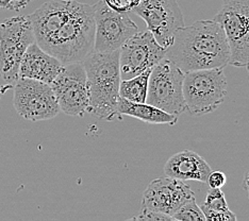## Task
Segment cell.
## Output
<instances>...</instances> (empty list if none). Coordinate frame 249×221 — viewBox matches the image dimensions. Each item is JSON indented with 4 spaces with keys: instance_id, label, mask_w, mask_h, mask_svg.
<instances>
[{
    "instance_id": "cell-12",
    "label": "cell",
    "mask_w": 249,
    "mask_h": 221,
    "mask_svg": "<svg viewBox=\"0 0 249 221\" xmlns=\"http://www.w3.org/2000/svg\"><path fill=\"white\" fill-rule=\"evenodd\" d=\"M165 53L166 48L162 47L148 30L134 34L120 49L122 80L152 69L165 58Z\"/></svg>"
},
{
    "instance_id": "cell-4",
    "label": "cell",
    "mask_w": 249,
    "mask_h": 221,
    "mask_svg": "<svg viewBox=\"0 0 249 221\" xmlns=\"http://www.w3.org/2000/svg\"><path fill=\"white\" fill-rule=\"evenodd\" d=\"M227 86L224 68L185 72L183 97L186 111L193 116H202L217 110L227 96Z\"/></svg>"
},
{
    "instance_id": "cell-25",
    "label": "cell",
    "mask_w": 249,
    "mask_h": 221,
    "mask_svg": "<svg viewBox=\"0 0 249 221\" xmlns=\"http://www.w3.org/2000/svg\"><path fill=\"white\" fill-rule=\"evenodd\" d=\"M243 184H244V189L246 190L248 198H249V170L244 175V183H243Z\"/></svg>"
},
{
    "instance_id": "cell-3",
    "label": "cell",
    "mask_w": 249,
    "mask_h": 221,
    "mask_svg": "<svg viewBox=\"0 0 249 221\" xmlns=\"http://www.w3.org/2000/svg\"><path fill=\"white\" fill-rule=\"evenodd\" d=\"M94 5L75 0L69 18L38 46L63 64L82 62L94 48Z\"/></svg>"
},
{
    "instance_id": "cell-26",
    "label": "cell",
    "mask_w": 249,
    "mask_h": 221,
    "mask_svg": "<svg viewBox=\"0 0 249 221\" xmlns=\"http://www.w3.org/2000/svg\"><path fill=\"white\" fill-rule=\"evenodd\" d=\"M246 68H247V71H248V73H249V64L246 66Z\"/></svg>"
},
{
    "instance_id": "cell-9",
    "label": "cell",
    "mask_w": 249,
    "mask_h": 221,
    "mask_svg": "<svg viewBox=\"0 0 249 221\" xmlns=\"http://www.w3.org/2000/svg\"><path fill=\"white\" fill-rule=\"evenodd\" d=\"M95 39L93 51L120 50L130 37L139 32L137 24L124 13L111 9L104 0L94 4Z\"/></svg>"
},
{
    "instance_id": "cell-17",
    "label": "cell",
    "mask_w": 249,
    "mask_h": 221,
    "mask_svg": "<svg viewBox=\"0 0 249 221\" xmlns=\"http://www.w3.org/2000/svg\"><path fill=\"white\" fill-rule=\"evenodd\" d=\"M151 69L146 70L140 75L126 80H122L120 84V96L138 103L146 102L147 90H148V81Z\"/></svg>"
},
{
    "instance_id": "cell-7",
    "label": "cell",
    "mask_w": 249,
    "mask_h": 221,
    "mask_svg": "<svg viewBox=\"0 0 249 221\" xmlns=\"http://www.w3.org/2000/svg\"><path fill=\"white\" fill-rule=\"evenodd\" d=\"M214 20L222 25L227 36L229 64L246 67L249 64V0H224Z\"/></svg>"
},
{
    "instance_id": "cell-10",
    "label": "cell",
    "mask_w": 249,
    "mask_h": 221,
    "mask_svg": "<svg viewBox=\"0 0 249 221\" xmlns=\"http://www.w3.org/2000/svg\"><path fill=\"white\" fill-rule=\"evenodd\" d=\"M132 12L145 21L147 30L164 48L173 43L177 30L185 26L177 0H142Z\"/></svg>"
},
{
    "instance_id": "cell-16",
    "label": "cell",
    "mask_w": 249,
    "mask_h": 221,
    "mask_svg": "<svg viewBox=\"0 0 249 221\" xmlns=\"http://www.w3.org/2000/svg\"><path fill=\"white\" fill-rule=\"evenodd\" d=\"M118 113L121 116H130L147 123L152 124H171L174 126L178 121V116H175L162 111L159 107L149 103H138L127 99L120 98Z\"/></svg>"
},
{
    "instance_id": "cell-8",
    "label": "cell",
    "mask_w": 249,
    "mask_h": 221,
    "mask_svg": "<svg viewBox=\"0 0 249 221\" xmlns=\"http://www.w3.org/2000/svg\"><path fill=\"white\" fill-rule=\"evenodd\" d=\"M13 103L18 115L31 121L48 120L61 112L50 84L35 79L19 78L15 82Z\"/></svg>"
},
{
    "instance_id": "cell-1",
    "label": "cell",
    "mask_w": 249,
    "mask_h": 221,
    "mask_svg": "<svg viewBox=\"0 0 249 221\" xmlns=\"http://www.w3.org/2000/svg\"><path fill=\"white\" fill-rule=\"evenodd\" d=\"M165 58L184 73L224 68L229 64L230 48L224 28L216 20H198L175 33Z\"/></svg>"
},
{
    "instance_id": "cell-15",
    "label": "cell",
    "mask_w": 249,
    "mask_h": 221,
    "mask_svg": "<svg viewBox=\"0 0 249 221\" xmlns=\"http://www.w3.org/2000/svg\"><path fill=\"white\" fill-rule=\"evenodd\" d=\"M211 167L198 153L192 150H182L168 158L164 173L166 177L181 181H197L207 183Z\"/></svg>"
},
{
    "instance_id": "cell-18",
    "label": "cell",
    "mask_w": 249,
    "mask_h": 221,
    "mask_svg": "<svg viewBox=\"0 0 249 221\" xmlns=\"http://www.w3.org/2000/svg\"><path fill=\"white\" fill-rule=\"evenodd\" d=\"M173 220L177 221H206V217L203 215L200 206L196 203L195 197L191 198L186 201L183 205H181L173 215Z\"/></svg>"
},
{
    "instance_id": "cell-23",
    "label": "cell",
    "mask_w": 249,
    "mask_h": 221,
    "mask_svg": "<svg viewBox=\"0 0 249 221\" xmlns=\"http://www.w3.org/2000/svg\"><path fill=\"white\" fill-rule=\"evenodd\" d=\"M226 181H227V177L226 174L220 171V170H215L209 173L207 183L210 186V188H222V187L226 184Z\"/></svg>"
},
{
    "instance_id": "cell-19",
    "label": "cell",
    "mask_w": 249,
    "mask_h": 221,
    "mask_svg": "<svg viewBox=\"0 0 249 221\" xmlns=\"http://www.w3.org/2000/svg\"><path fill=\"white\" fill-rule=\"evenodd\" d=\"M201 206L213 209V211H226L229 209L228 203L226 201V197L222 188H210L206 196L205 202Z\"/></svg>"
},
{
    "instance_id": "cell-14",
    "label": "cell",
    "mask_w": 249,
    "mask_h": 221,
    "mask_svg": "<svg viewBox=\"0 0 249 221\" xmlns=\"http://www.w3.org/2000/svg\"><path fill=\"white\" fill-rule=\"evenodd\" d=\"M63 66L61 61L44 51L36 43H32L20 61L19 78L35 79L50 84Z\"/></svg>"
},
{
    "instance_id": "cell-6",
    "label": "cell",
    "mask_w": 249,
    "mask_h": 221,
    "mask_svg": "<svg viewBox=\"0 0 249 221\" xmlns=\"http://www.w3.org/2000/svg\"><path fill=\"white\" fill-rule=\"evenodd\" d=\"M183 79L184 72L171 60L164 58L151 69L146 103L175 116L186 112Z\"/></svg>"
},
{
    "instance_id": "cell-21",
    "label": "cell",
    "mask_w": 249,
    "mask_h": 221,
    "mask_svg": "<svg viewBox=\"0 0 249 221\" xmlns=\"http://www.w3.org/2000/svg\"><path fill=\"white\" fill-rule=\"evenodd\" d=\"M129 220H141V221L162 220V221H168V220H173V218L171 216H168V215L158 213L156 211H152V209H149V208L142 206V208H141V211L137 215V216L130 218Z\"/></svg>"
},
{
    "instance_id": "cell-5",
    "label": "cell",
    "mask_w": 249,
    "mask_h": 221,
    "mask_svg": "<svg viewBox=\"0 0 249 221\" xmlns=\"http://www.w3.org/2000/svg\"><path fill=\"white\" fill-rule=\"evenodd\" d=\"M36 43L29 16H15L0 22V77L14 84L27 48Z\"/></svg>"
},
{
    "instance_id": "cell-20",
    "label": "cell",
    "mask_w": 249,
    "mask_h": 221,
    "mask_svg": "<svg viewBox=\"0 0 249 221\" xmlns=\"http://www.w3.org/2000/svg\"><path fill=\"white\" fill-rule=\"evenodd\" d=\"M201 211L205 215L207 221H235L237 218L235 214L231 209H226V211H213L203 206H200Z\"/></svg>"
},
{
    "instance_id": "cell-13",
    "label": "cell",
    "mask_w": 249,
    "mask_h": 221,
    "mask_svg": "<svg viewBox=\"0 0 249 221\" xmlns=\"http://www.w3.org/2000/svg\"><path fill=\"white\" fill-rule=\"evenodd\" d=\"M193 197L195 194L184 181L169 177L158 178L145 189L142 206L172 217L181 205Z\"/></svg>"
},
{
    "instance_id": "cell-22",
    "label": "cell",
    "mask_w": 249,
    "mask_h": 221,
    "mask_svg": "<svg viewBox=\"0 0 249 221\" xmlns=\"http://www.w3.org/2000/svg\"><path fill=\"white\" fill-rule=\"evenodd\" d=\"M113 10L121 13H127L132 11L142 0H104Z\"/></svg>"
},
{
    "instance_id": "cell-11",
    "label": "cell",
    "mask_w": 249,
    "mask_h": 221,
    "mask_svg": "<svg viewBox=\"0 0 249 221\" xmlns=\"http://www.w3.org/2000/svg\"><path fill=\"white\" fill-rule=\"evenodd\" d=\"M61 112L70 116H83L89 109L87 73L82 62L64 64L50 83Z\"/></svg>"
},
{
    "instance_id": "cell-24",
    "label": "cell",
    "mask_w": 249,
    "mask_h": 221,
    "mask_svg": "<svg viewBox=\"0 0 249 221\" xmlns=\"http://www.w3.org/2000/svg\"><path fill=\"white\" fill-rule=\"evenodd\" d=\"M30 0H0V9L20 10Z\"/></svg>"
},
{
    "instance_id": "cell-2",
    "label": "cell",
    "mask_w": 249,
    "mask_h": 221,
    "mask_svg": "<svg viewBox=\"0 0 249 221\" xmlns=\"http://www.w3.org/2000/svg\"><path fill=\"white\" fill-rule=\"evenodd\" d=\"M82 63L87 73L88 113L100 120H123V116L118 113L122 81L120 50L92 51Z\"/></svg>"
}]
</instances>
